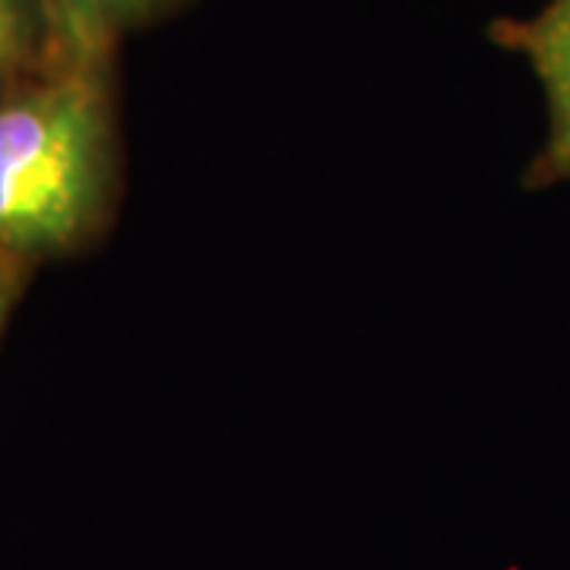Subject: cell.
<instances>
[{
    "mask_svg": "<svg viewBox=\"0 0 570 570\" xmlns=\"http://www.w3.org/2000/svg\"><path fill=\"white\" fill-rule=\"evenodd\" d=\"M118 184L111 51H77L0 96V257H67L108 223Z\"/></svg>",
    "mask_w": 570,
    "mask_h": 570,
    "instance_id": "cell-1",
    "label": "cell"
},
{
    "mask_svg": "<svg viewBox=\"0 0 570 570\" xmlns=\"http://www.w3.org/2000/svg\"><path fill=\"white\" fill-rule=\"evenodd\" d=\"M501 39L523 51L535 67L549 99V142L539 163L546 178H570V0H551L527 22H504Z\"/></svg>",
    "mask_w": 570,
    "mask_h": 570,
    "instance_id": "cell-2",
    "label": "cell"
},
{
    "mask_svg": "<svg viewBox=\"0 0 570 570\" xmlns=\"http://www.w3.org/2000/svg\"><path fill=\"white\" fill-rule=\"evenodd\" d=\"M77 55L51 0H0V96Z\"/></svg>",
    "mask_w": 570,
    "mask_h": 570,
    "instance_id": "cell-3",
    "label": "cell"
},
{
    "mask_svg": "<svg viewBox=\"0 0 570 570\" xmlns=\"http://www.w3.org/2000/svg\"><path fill=\"white\" fill-rule=\"evenodd\" d=\"M178 0H51L67 41L77 51H111L127 29L168 13Z\"/></svg>",
    "mask_w": 570,
    "mask_h": 570,
    "instance_id": "cell-4",
    "label": "cell"
},
{
    "mask_svg": "<svg viewBox=\"0 0 570 570\" xmlns=\"http://www.w3.org/2000/svg\"><path fill=\"white\" fill-rule=\"evenodd\" d=\"M26 276H29V266L17 264L10 257H0V330H3L10 311L17 305V298H20Z\"/></svg>",
    "mask_w": 570,
    "mask_h": 570,
    "instance_id": "cell-5",
    "label": "cell"
}]
</instances>
